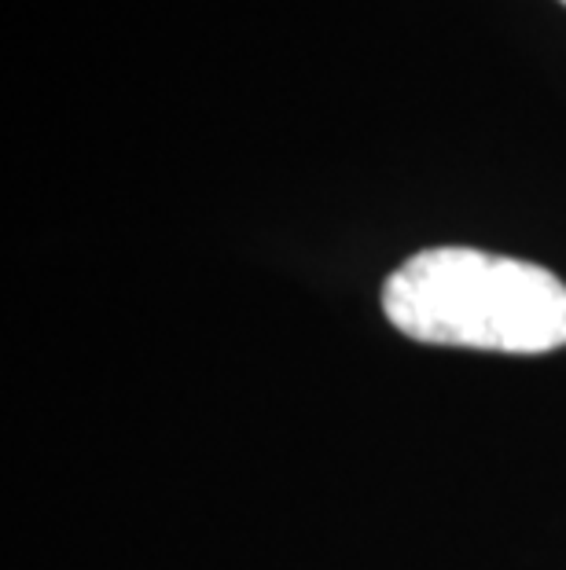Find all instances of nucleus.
Segmentation results:
<instances>
[{
  "instance_id": "obj_1",
  "label": "nucleus",
  "mask_w": 566,
  "mask_h": 570,
  "mask_svg": "<svg viewBox=\"0 0 566 570\" xmlns=\"http://www.w3.org/2000/svg\"><path fill=\"white\" fill-rule=\"evenodd\" d=\"M383 313L427 346L552 354L566 346V284L545 265L475 247L413 254L383 284Z\"/></svg>"
},
{
  "instance_id": "obj_2",
  "label": "nucleus",
  "mask_w": 566,
  "mask_h": 570,
  "mask_svg": "<svg viewBox=\"0 0 566 570\" xmlns=\"http://www.w3.org/2000/svg\"><path fill=\"white\" fill-rule=\"evenodd\" d=\"M563 4H566V0H563Z\"/></svg>"
}]
</instances>
